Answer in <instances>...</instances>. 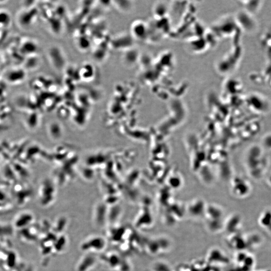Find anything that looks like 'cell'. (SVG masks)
<instances>
[{
	"label": "cell",
	"instance_id": "obj_1",
	"mask_svg": "<svg viewBox=\"0 0 271 271\" xmlns=\"http://www.w3.org/2000/svg\"><path fill=\"white\" fill-rule=\"evenodd\" d=\"M131 32L134 38L144 39L147 33V27L145 24L142 21H135L132 24Z\"/></svg>",
	"mask_w": 271,
	"mask_h": 271
},
{
	"label": "cell",
	"instance_id": "obj_2",
	"mask_svg": "<svg viewBox=\"0 0 271 271\" xmlns=\"http://www.w3.org/2000/svg\"><path fill=\"white\" fill-rule=\"evenodd\" d=\"M33 221L32 215L28 213L19 214L14 221V225L16 228L22 229L29 225Z\"/></svg>",
	"mask_w": 271,
	"mask_h": 271
}]
</instances>
